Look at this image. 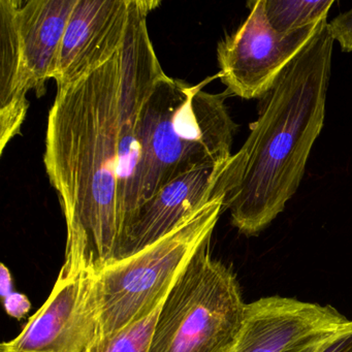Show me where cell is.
I'll return each instance as SVG.
<instances>
[{
  "mask_svg": "<svg viewBox=\"0 0 352 352\" xmlns=\"http://www.w3.org/2000/svg\"><path fill=\"white\" fill-rule=\"evenodd\" d=\"M327 25L263 98L250 135L218 179L215 197L245 236H256L285 209L322 131L333 46Z\"/></svg>",
  "mask_w": 352,
  "mask_h": 352,
  "instance_id": "7a4b0ae2",
  "label": "cell"
},
{
  "mask_svg": "<svg viewBox=\"0 0 352 352\" xmlns=\"http://www.w3.org/2000/svg\"><path fill=\"white\" fill-rule=\"evenodd\" d=\"M100 337L96 274L58 276L45 304L0 352H87Z\"/></svg>",
  "mask_w": 352,
  "mask_h": 352,
  "instance_id": "ba28073f",
  "label": "cell"
},
{
  "mask_svg": "<svg viewBox=\"0 0 352 352\" xmlns=\"http://www.w3.org/2000/svg\"><path fill=\"white\" fill-rule=\"evenodd\" d=\"M222 211L223 197L219 195L162 240L96 274L100 339L119 333L162 306L189 261L211 240Z\"/></svg>",
  "mask_w": 352,
  "mask_h": 352,
  "instance_id": "277c9868",
  "label": "cell"
},
{
  "mask_svg": "<svg viewBox=\"0 0 352 352\" xmlns=\"http://www.w3.org/2000/svg\"><path fill=\"white\" fill-rule=\"evenodd\" d=\"M18 0H0V153L21 133L34 90L18 32Z\"/></svg>",
  "mask_w": 352,
  "mask_h": 352,
  "instance_id": "7c38bea8",
  "label": "cell"
},
{
  "mask_svg": "<svg viewBox=\"0 0 352 352\" xmlns=\"http://www.w3.org/2000/svg\"><path fill=\"white\" fill-rule=\"evenodd\" d=\"M327 30L333 42L339 43L343 52H352V9L331 20Z\"/></svg>",
  "mask_w": 352,
  "mask_h": 352,
  "instance_id": "9a60e30c",
  "label": "cell"
},
{
  "mask_svg": "<svg viewBox=\"0 0 352 352\" xmlns=\"http://www.w3.org/2000/svg\"><path fill=\"white\" fill-rule=\"evenodd\" d=\"M224 166L191 170L162 187L146 201L127 228L116 261L162 240L215 199L216 185Z\"/></svg>",
  "mask_w": 352,
  "mask_h": 352,
  "instance_id": "30bf717a",
  "label": "cell"
},
{
  "mask_svg": "<svg viewBox=\"0 0 352 352\" xmlns=\"http://www.w3.org/2000/svg\"><path fill=\"white\" fill-rule=\"evenodd\" d=\"M206 243L166 296L149 352H226L236 339L247 302L236 276L214 258Z\"/></svg>",
  "mask_w": 352,
  "mask_h": 352,
  "instance_id": "5b68a950",
  "label": "cell"
},
{
  "mask_svg": "<svg viewBox=\"0 0 352 352\" xmlns=\"http://www.w3.org/2000/svg\"><path fill=\"white\" fill-rule=\"evenodd\" d=\"M135 0H77L53 80L71 85L110 60L122 47Z\"/></svg>",
  "mask_w": 352,
  "mask_h": 352,
  "instance_id": "9c48e42d",
  "label": "cell"
},
{
  "mask_svg": "<svg viewBox=\"0 0 352 352\" xmlns=\"http://www.w3.org/2000/svg\"><path fill=\"white\" fill-rule=\"evenodd\" d=\"M76 3L77 0H18L16 19L20 45L38 98L44 96L47 81L54 77Z\"/></svg>",
  "mask_w": 352,
  "mask_h": 352,
  "instance_id": "8fae6325",
  "label": "cell"
},
{
  "mask_svg": "<svg viewBox=\"0 0 352 352\" xmlns=\"http://www.w3.org/2000/svg\"><path fill=\"white\" fill-rule=\"evenodd\" d=\"M352 327L331 305L272 296L247 304L226 352H323Z\"/></svg>",
  "mask_w": 352,
  "mask_h": 352,
  "instance_id": "52a82bcc",
  "label": "cell"
},
{
  "mask_svg": "<svg viewBox=\"0 0 352 352\" xmlns=\"http://www.w3.org/2000/svg\"><path fill=\"white\" fill-rule=\"evenodd\" d=\"M162 306L119 333L98 340L87 352H149Z\"/></svg>",
  "mask_w": 352,
  "mask_h": 352,
  "instance_id": "5bb4252c",
  "label": "cell"
},
{
  "mask_svg": "<svg viewBox=\"0 0 352 352\" xmlns=\"http://www.w3.org/2000/svg\"><path fill=\"white\" fill-rule=\"evenodd\" d=\"M249 5L250 13L242 25L218 44V78L230 96L263 100L284 69L327 21L324 19L290 34H279L267 22L265 0Z\"/></svg>",
  "mask_w": 352,
  "mask_h": 352,
  "instance_id": "8992f818",
  "label": "cell"
},
{
  "mask_svg": "<svg viewBox=\"0 0 352 352\" xmlns=\"http://www.w3.org/2000/svg\"><path fill=\"white\" fill-rule=\"evenodd\" d=\"M323 352H352V327L342 333Z\"/></svg>",
  "mask_w": 352,
  "mask_h": 352,
  "instance_id": "2e32d148",
  "label": "cell"
},
{
  "mask_svg": "<svg viewBox=\"0 0 352 352\" xmlns=\"http://www.w3.org/2000/svg\"><path fill=\"white\" fill-rule=\"evenodd\" d=\"M213 79L192 86L164 75L156 83L142 116V206L178 177L232 157L238 125L226 104L228 91H203Z\"/></svg>",
  "mask_w": 352,
  "mask_h": 352,
  "instance_id": "3957f363",
  "label": "cell"
},
{
  "mask_svg": "<svg viewBox=\"0 0 352 352\" xmlns=\"http://www.w3.org/2000/svg\"><path fill=\"white\" fill-rule=\"evenodd\" d=\"M333 0H265L267 22L279 34H290L327 19Z\"/></svg>",
  "mask_w": 352,
  "mask_h": 352,
  "instance_id": "4fadbf2b",
  "label": "cell"
},
{
  "mask_svg": "<svg viewBox=\"0 0 352 352\" xmlns=\"http://www.w3.org/2000/svg\"><path fill=\"white\" fill-rule=\"evenodd\" d=\"M122 84L123 45L110 60L58 88L49 112L44 164L67 223L63 277L98 274L118 257Z\"/></svg>",
  "mask_w": 352,
  "mask_h": 352,
  "instance_id": "6da1fadb",
  "label": "cell"
}]
</instances>
